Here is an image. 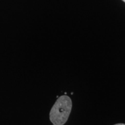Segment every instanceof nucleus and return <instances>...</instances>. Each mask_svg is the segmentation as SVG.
<instances>
[{
    "mask_svg": "<svg viewBox=\"0 0 125 125\" xmlns=\"http://www.w3.org/2000/svg\"><path fill=\"white\" fill-rule=\"evenodd\" d=\"M72 109V101L68 96L59 97L50 111V120L54 125H63L68 120Z\"/></svg>",
    "mask_w": 125,
    "mask_h": 125,
    "instance_id": "obj_1",
    "label": "nucleus"
},
{
    "mask_svg": "<svg viewBox=\"0 0 125 125\" xmlns=\"http://www.w3.org/2000/svg\"><path fill=\"white\" fill-rule=\"evenodd\" d=\"M115 125H125V124H123V123H119V124H116Z\"/></svg>",
    "mask_w": 125,
    "mask_h": 125,
    "instance_id": "obj_2",
    "label": "nucleus"
},
{
    "mask_svg": "<svg viewBox=\"0 0 125 125\" xmlns=\"http://www.w3.org/2000/svg\"><path fill=\"white\" fill-rule=\"evenodd\" d=\"M122 1H124V2H125V0H122Z\"/></svg>",
    "mask_w": 125,
    "mask_h": 125,
    "instance_id": "obj_3",
    "label": "nucleus"
},
{
    "mask_svg": "<svg viewBox=\"0 0 125 125\" xmlns=\"http://www.w3.org/2000/svg\"></svg>",
    "mask_w": 125,
    "mask_h": 125,
    "instance_id": "obj_4",
    "label": "nucleus"
}]
</instances>
